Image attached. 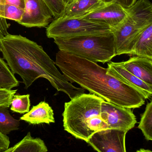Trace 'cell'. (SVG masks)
Returning a JSON list of instances; mask_svg holds the SVG:
<instances>
[{
    "instance_id": "12",
    "label": "cell",
    "mask_w": 152,
    "mask_h": 152,
    "mask_svg": "<svg viewBox=\"0 0 152 152\" xmlns=\"http://www.w3.org/2000/svg\"><path fill=\"white\" fill-rule=\"evenodd\" d=\"M118 63L126 70L152 86V59L133 56L128 60Z\"/></svg>"
},
{
    "instance_id": "26",
    "label": "cell",
    "mask_w": 152,
    "mask_h": 152,
    "mask_svg": "<svg viewBox=\"0 0 152 152\" xmlns=\"http://www.w3.org/2000/svg\"><path fill=\"white\" fill-rule=\"evenodd\" d=\"M10 145L9 137L0 133V152H4L8 150Z\"/></svg>"
},
{
    "instance_id": "13",
    "label": "cell",
    "mask_w": 152,
    "mask_h": 152,
    "mask_svg": "<svg viewBox=\"0 0 152 152\" xmlns=\"http://www.w3.org/2000/svg\"><path fill=\"white\" fill-rule=\"evenodd\" d=\"M105 4L102 0H71L66 4L60 17L68 18H83Z\"/></svg>"
},
{
    "instance_id": "16",
    "label": "cell",
    "mask_w": 152,
    "mask_h": 152,
    "mask_svg": "<svg viewBox=\"0 0 152 152\" xmlns=\"http://www.w3.org/2000/svg\"><path fill=\"white\" fill-rule=\"evenodd\" d=\"M131 55L152 59V24L141 31Z\"/></svg>"
},
{
    "instance_id": "3",
    "label": "cell",
    "mask_w": 152,
    "mask_h": 152,
    "mask_svg": "<svg viewBox=\"0 0 152 152\" xmlns=\"http://www.w3.org/2000/svg\"><path fill=\"white\" fill-rule=\"evenodd\" d=\"M104 100L93 94L84 93L65 102L62 114L64 130L87 142L95 133L108 129L101 115Z\"/></svg>"
},
{
    "instance_id": "9",
    "label": "cell",
    "mask_w": 152,
    "mask_h": 152,
    "mask_svg": "<svg viewBox=\"0 0 152 152\" xmlns=\"http://www.w3.org/2000/svg\"><path fill=\"white\" fill-rule=\"evenodd\" d=\"M24 14L19 24L26 27H46L53 21L52 12L43 0H25Z\"/></svg>"
},
{
    "instance_id": "30",
    "label": "cell",
    "mask_w": 152,
    "mask_h": 152,
    "mask_svg": "<svg viewBox=\"0 0 152 152\" xmlns=\"http://www.w3.org/2000/svg\"><path fill=\"white\" fill-rule=\"evenodd\" d=\"M13 148H14V146H13V147H11V148H9L8 150H6L4 152H12V150H13Z\"/></svg>"
},
{
    "instance_id": "5",
    "label": "cell",
    "mask_w": 152,
    "mask_h": 152,
    "mask_svg": "<svg viewBox=\"0 0 152 152\" xmlns=\"http://www.w3.org/2000/svg\"><path fill=\"white\" fill-rule=\"evenodd\" d=\"M111 33V28L108 26L84 18L60 17L53 20L46 29L47 37L54 39Z\"/></svg>"
},
{
    "instance_id": "19",
    "label": "cell",
    "mask_w": 152,
    "mask_h": 152,
    "mask_svg": "<svg viewBox=\"0 0 152 152\" xmlns=\"http://www.w3.org/2000/svg\"><path fill=\"white\" fill-rule=\"evenodd\" d=\"M19 82L8 66L7 63L0 58V88L12 89L18 86Z\"/></svg>"
},
{
    "instance_id": "2",
    "label": "cell",
    "mask_w": 152,
    "mask_h": 152,
    "mask_svg": "<svg viewBox=\"0 0 152 152\" xmlns=\"http://www.w3.org/2000/svg\"><path fill=\"white\" fill-rule=\"evenodd\" d=\"M54 63L68 81L77 83L106 102L131 109L140 108L145 103L137 90L107 75V68L95 62L59 50Z\"/></svg>"
},
{
    "instance_id": "18",
    "label": "cell",
    "mask_w": 152,
    "mask_h": 152,
    "mask_svg": "<svg viewBox=\"0 0 152 152\" xmlns=\"http://www.w3.org/2000/svg\"><path fill=\"white\" fill-rule=\"evenodd\" d=\"M20 121L10 114L8 107H0V133L7 135L19 129Z\"/></svg>"
},
{
    "instance_id": "21",
    "label": "cell",
    "mask_w": 152,
    "mask_h": 152,
    "mask_svg": "<svg viewBox=\"0 0 152 152\" xmlns=\"http://www.w3.org/2000/svg\"><path fill=\"white\" fill-rule=\"evenodd\" d=\"M29 97V94L14 95L11 102V110L20 114L28 112L30 106Z\"/></svg>"
},
{
    "instance_id": "20",
    "label": "cell",
    "mask_w": 152,
    "mask_h": 152,
    "mask_svg": "<svg viewBox=\"0 0 152 152\" xmlns=\"http://www.w3.org/2000/svg\"><path fill=\"white\" fill-rule=\"evenodd\" d=\"M138 128L141 129L147 141L152 140V101L148 103L142 114Z\"/></svg>"
},
{
    "instance_id": "27",
    "label": "cell",
    "mask_w": 152,
    "mask_h": 152,
    "mask_svg": "<svg viewBox=\"0 0 152 152\" xmlns=\"http://www.w3.org/2000/svg\"><path fill=\"white\" fill-rule=\"evenodd\" d=\"M105 3L116 2L126 9L131 7L136 1V0H102Z\"/></svg>"
},
{
    "instance_id": "17",
    "label": "cell",
    "mask_w": 152,
    "mask_h": 152,
    "mask_svg": "<svg viewBox=\"0 0 152 152\" xmlns=\"http://www.w3.org/2000/svg\"><path fill=\"white\" fill-rule=\"evenodd\" d=\"M44 142L39 138L32 137L30 132L18 143L15 145L12 152H47Z\"/></svg>"
},
{
    "instance_id": "24",
    "label": "cell",
    "mask_w": 152,
    "mask_h": 152,
    "mask_svg": "<svg viewBox=\"0 0 152 152\" xmlns=\"http://www.w3.org/2000/svg\"><path fill=\"white\" fill-rule=\"evenodd\" d=\"M17 89H7L0 88V107L9 108L11 105L13 96L17 92Z\"/></svg>"
},
{
    "instance_id": "14",
    "label": "cell",
    "mask_w": 152,
    "mask_h": 152,
    "mask_svg": "<svg viewBox=\"0 0 152 152\" xmlns=\"http://www.w3.org/2000/svg\"><path fill=\"white\" fill-rule=\"evenodd\" d=\"M126 10L128 17L140 29L152 24V4L149 0L136 1Z\"/></svg>"
},
{
    "instance_id": "22",
    "label": "cell",
    "mask_w": 152,
    "mask_h": 152,
    "mask_svg": "<svg viewBox=\"0 0 152 152\" xmlns=\"http://www.w3.org/2000/svg\"><path fill=\"white\" fill-rule=\"evenodd\" d=\"M24 10L13 5L5 4L4 17L5 19L14 20L19 23L22 19Z\"/></svg>"
},
{
    "instance_id": "31",
    "label": "cell",
    "mask_w": 152,
    "mask_h": 152,
    "mask_svg": "<svg viewBox=\"0 0 152 152\" xmlns=\"http://www.w3.org/2000/svg\"><path fill=\"white\" fill-rule=\"evenodd\" d=\"M71 1V0H62V1L64 2V3H65L66 4H67L70 1Z\"/></svg>"
},
{
    "instance_id": "15",
    "label": "cell",
    "mask_w": 152,
    "mask_h": 152,
    "mask_svg": "<svg viewBox=\"0 0 152 152\" xmlns=\"http://www.w3.org/2000/svg\"><path fill=\"white\" fill-rule=\"evenodd\" d=\"M20 120L32 125L50 124L55 122L53 110L45 102H41L33 106L30 111L21 117Z\"/></svg>"
},
{
    "instance_id": "11",
    "label": "cell",
    "mask_w": 152,
    "mask_h": 152,
    "mask_svg": "<svg viewBox=\"0 0 152 152\" xmlns=\"http://www.w3.org/2000/svg\"><path fill=\"white\" fill-rule=\"evenodd\" d=\"M106 73L136 89L141 93L145 99L152 98V86L126 70L118 62L108 63Z\"/></svg>"
},
{
    "instance_id": "10",
    "label": "cell",
    "mask_w": 152,
    "mask_h": 152,
    "mask_svg": "<svg viewBox=\"0 0 152 152\" xmlns=\"http://www.w3.org/2000/svg\"><path fill=\"white\" fill-rule=\"evenodd\" d=\"M127 16L126 9L116 2H110L106 3L102 7L81 18L112 28L122 22Z\"/></svg>"
},
{
    "instance_id": "23",
    "label": "cell",
    "mask_w": 152,
    "mask_h": 152,
    "mask_svg": "<svg viewBox=\"0 0 152 152\" xmlns=\"http://www.w3.org/2000/svg\"><path fill=\"white\" fill-rule=\"evenodd\" d=\"M51 10L54 19L60 18L63 13L66 4L62 0H43Z\"/></svg>"
},
{
    "instance_id": "32",
    "label": "cell",
    "mask_w": 152,
    "mask_h": 152,
    "mask_svg": "<svg viewBox=\"0 0 152 152\" xmlns=\"http://www.w3.org/2000/svg\"><path fill=\"white\" fill-rule=\"evenodd\" d=\"M0 52H1V43H0Z\"/></svg>"
},
{
    "instance_id": "7",
    "label": "cell",
    "mask_w": 152,
    "mask_h": 152,
    "mask_svg": "<svg viewBox=\"0 0 152 152\" xmlns=\"http://www.w3.org/2000/svg\"><path fill=\"white\" fill-rule=\"evenodd\" d=\"M127 133L118 129H104L94 134L87 143L98 152H126Z\"/></svg>"
},
{
    "instance_id": "6",
    "label": "cell",
    "mask_w": 152,
    "mask_h": 152,
    "mask_svg": "<svg viewBox=\"0 0 152 152\" xmlns=\"http://www.w3.org/2000/svg\"><path fill=\"white\" fill-rule=\"evenodd\" d=\"M101 117L108 129L123 130L128 132L134 127L137 122L135 115L131 109L104 100L101 106Z\"/></svg>"
},
{
    "instance_id": "25",
    "label": "cell",
    "mask_w": 152,
    "mask_h": 152,
    "mask_svg": "<svg viewBox=\"0 0 152 152\" xmlns=\"http://www.w3.org/2000/svg\"><path fill=\"white\" fill-rule=\"evenodd\" d=\"M5 0H0V39L9 34L8 29L10 26L4 17Z\"/></svg>"
},
{
    "instance_id": "1",
    "label": "cell",
    "mask_w": 152,
    "mask_h": 152,
    "mask_svg": "<svg viewBox=\"0 0 152 152\" xmlns=\"http://www.w3.org/2000/svg\"><path fill=\"white\" fill-rule=\"evenodd\" d=\"M0 43L3 58L12 73L20 76L26 89L37 79L43 78L70 99L85 92V89L76 87L67 80L37 43L20 35L10 34L1 38Z\"/></svg>"
},
{
    "instance_id": "33",
    "label": "cell",
    "mask_w": 152,
    "mask_h": 152,
    "mask_svg": "<svg viewBox=\"0 0 152 152\" xmlns=\"http://www.w3.org/2000/svg\"></svg>"
},
{
    "instance_id": "28",
    "label": "cell",
    "mask_w": 152,
    "mask_h": 152,
    "mask_svg": "<svg viewBox=\"0 0 152 152\" xmlns=\"http://www.w3.org/2000/svg\"><path fill=\"white\" fill-rule=\"evenodd\" d=\"M5 4L13 5L24 10L25 9V0H5Z\"/></svg>"
},
{
    "instance_id": "8",
    "label": "cell",
    "mask_w": 152,
    "mask_h": 152,
    "mask_svg": "<svg viewBox=\"0 0 152 152\" xmlns=\"http://www.w3.org/2000/svg\"><path fill=\"white\" fill-rule=\"evenodd\" d=\"M143 29L138 28L128 16L118 25L111 28L116 56L131 55L137 37Z\"/></svg>"
},
{
    "instance_id": "4",
    "label": "cell",
    "mask_w": 152,
    "mask_h": 152,
    "mask_svg": "<svg viewBox=\"0 0 152 152\" xmlns=\"http://www.w3.org/2000/svg\"><path fill=\"white\" fill-rule=\"evenodd\" d=\"M54 42L60 51L93 62H110L116 56L112 33L55 38Z\"/></svg>"
},
{
    "instance_id": "29",
    "label": "cell",
    "mask_w": 152,
    "mask_h": 152,
    "mask_svg": "<svg viewBox=\"0 0 152 152\" xmlns=\"http://www.w3.org/2000/svg\"><path fill=\"white\" fill-rule=\"evenodd\" d=\"M135 152H152L151 150L148 149H140V150H137Z\"/></svg>"
}]
</instances>
